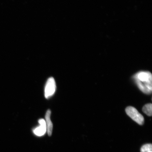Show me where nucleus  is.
<instances>
[{"label": "nucleus", "instance_id": "obj_8", "mask_svg": "<svg viewBox=\"0 0 152 152\" xmlns=\"http://www.w3.org/2000/svg\"><path fill=\"white\" fill-rule=\"evenodd\" d=\"M148 152H152V151H150Z\"/></svg>", "mask_w": 152, "mask_h": 152}, {"label": "nucleus", "instance_id": "obj_1", "mask_svg": "<svg viewBox=\"0 0 152 152\" xmlns=\"http://www.w3.org/2000/svg\"><path fill=\"white\" fill-rule=\"evenodd\" d=\"M138 88L144 94H151L152 91L151 73L148 71H140L133 76Z\"/></svg>", "mask_w": 152, "mask_h": 152}, {"label": "nucleus", "instance_id": "obj_4", "mask_svg": "<svg viewBox=\"0 0 152 152\" xmlns=\"http://www.w3.org/2000/svg\"><path fill=\"white\" fill-rule=\"evenodd\" d=\"M39 123L40 126L34 129L33 132L36 135L41 136L44 135L46 132V123L45 120L43 119H40Z\"/></svg>", "mask_w": 152, "mask_h": 152}, {"label": "nucleus", "instance_id": "obj_2", "mask_svg": "<svg viewBox=\"0 0 152 152\" xmlns=\"http://www.w3.org/2000/svg\"><path fill=\"white\" fill-rule=\"evenodd\" d=\"M125 111L127 115L138 124H143L144 121V118L141 114L139 113L136 108L132 106H128L125 109Z\"/></svg>", "mask_w": 152, "mask_h": 152}, {"label": "nucleus", "instance_id": "obj_5", "mask_svg": "<svg viewBox=\"0 0 152 152\" xmlns=\"http://www.w3.org/2000/svg\"><path fill=\"white\" fill-rule=\"evenodd\" d=\"M51 112L50 110H47L46 115H45V119H46V123L47 125V129L48 134L49 136H52L53 125V124L50 120V115Z\"/></svg>", "mask_w": 152, "mask_h": 152}, {"label": "nucleus", "instance_id": "obj_3", "mask_svg": "<svg viewBox=\"0 0 152 152\" xmlns=\"http://www.w3.org/2000/svg\"><path fill=\"white\" fill-rule=\"evenodd\" d=\"M56 83L54 78H49L45 85V98L48 99L52 96L56 92Z\"/></svg>", "mask_w": 152, "mask_h": 152}, {"label": "nucleus", "instance_id": "obj_7", "mask_svg": "<svg viewBox=\"0 0 152 152\" xmlns=\"http://www.w3.org/2000/svg\"><path fill=\"white\" fill-rule=\"evenodd\" d=\"M152 149V144H147L143 145L140 149L141 152H148L151 151Z\"/></svg>", "mask_w": 152, "mask_h": 152}, {"label": "nucleus", "instance_id": "obj_6", "mask_svg": "<svg viewBox=\"0 0 152 152\" xmlns=\"http://www.w3.org/2000/svg\"><path fill=\"white\" fill-rule=\"evenodd\" d=\"M142 111L148 116H151L152 115V104L151 103L145 104L142 108Z\"/></svg>", "mask_w": 152, "mask_h": 152}]
</instances>
